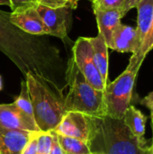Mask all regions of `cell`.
Returning a JSON list of instances; mask_svg holds the SVG:
<instances>
[{
  "label": "cell",
  "mask_w": 153,
  "mask_h": 154,
  "mask_svg": "<svg viewBox=\"0 0 153 154\" xmlns=\"http://www.w3.org/2000/svg\"><path fill=\"white\" fill-rule=\"evenodd\" d=\"M90 134L87 141L91 153L151 154L147 140L134 136L123 119L107 115L89 116Z\"/></svg>",
  "instance_id": "cell-1"
},
{
  "label": "cell",
  "mask_w": 153,
  "mask_h": 154,
  "mask_svg": "<svg viewBox=\"0 0 153 154\" xmlns=\"http://www.w3.org/2000/svg\"><path fill=\"white\" fill-rule=\"evenodd\" d=\"M25 82L37 126L42 132L53 131L66 113L64 98L51 88L42 76L37 73L27 71Z\"/></svg>",
  "instance_id": "cell-2"
},
{
  "label": "cell",
  "mask_w": 153,
  "mask_h": 154,
  "mask_svg": "<svg viewBox=\"0 0 153 154\" xmlns=\"http://www.w3.org/2000/svg\"><path fill=\"white\" fill-rule=\"evenodd\" d=\"M66 79L69 86V92L64 97L66 112H79L89 116L106 115L104 91L94 88L86 80L72 58L68 62Z\"/></svg>",
  "instance_id": "cell-3"
},
{
  "label": "cell",
  "mask_w": 153,
  "mask_h": 154,
  "mask_svg": "<svg viewBox=\"0 0 153 154\" xmlns=\"http://www.w3.org/2000/svg\"><path fill=\"white\" fill-rule=\"evenodd\" d=\"M137 72L126 69L113 82L107 83L104 91L106 113L107 116L123 119L131 105Z\"/></svg>",
  "instance_id": "cell-4"
},
{
  "label": "cell",
  "mask_w": 153,
  "mask_h": 154,
  "mask_svg": "<svg viewBox=\"0 0 153 154\" xmlns=\"http://www.w3.org/2000/svg\"><path fill=\"white\" fill-rule=\"evenodd\" d=\"M72 59L86 80L96 89L105 91L106 85L96 66L93 51L88 37H79L72 48Z\"/></svg>",
  "instance_id": "cell-5"
},
{
  "label": "cell",
  "mask_w": 153,
  "mask_h": 154,
  "mask_svg": "<svg viewBox=\"0 0 153 154\" xmlns=\"http://www.w3.org/2000/svg\"><path fill=\"white\" fill-rule=\"evenodd\" d=\"M47 30V35L64 40L68 37L72 23V8L68 6L50 8L41 5H35Z\"/></svg>",
  "instance_id": "cell-6"
},
{
  "label": "cell",
  "mask_w": 153,
  "mask_h": 154,
  "mask_svg": "<svg viewBox=\"0 0 153 154\" xmlns=\"http://www.w3.org/2000/svg\"><path fill=\"white\" fill-rule=\"evenodd\" d=\"M53 131L58 134L78 138L87 143L90 134L89 116L79 112L68 111Z\"/></svg>",
  "instance_id": "cell-7"
},
{
  "label": "cell",
  "mask_w": 153,
  "mask_h": 154,
  "mask_svg": "<svg viewBox=\"0 0 153 154\" xmlns=\"http://www.w3.org/2000/svg\"><path fill=\"white\" fill-rule=\"evenodd\" d=\"M0 126L13 130L40 132L34 118L21 110L14 103L0 105Z\"/></svg>",
  "instance_id": "cell-8"
},
{
  "label": "cell",
  "mask_w": 153,
  "mask_h": 154,
  "mask_svg": "<svg viewBox=\"0 0 153 154\" xmlns=\"http://www.w3.org/2000/svg\"><path fill=\"white\" fill-rule=\"evenodd\" d=\"M10 22L23 32L32 35H47L46 27L35 5L9 14Z\"/></svg>",
  "instance_id": "cell-9"
},
{
  "label": "cell",
  "mask_w": 153,
  "mask_h": 154,
  "mask_svg": "<svg viewBox=\"0 0 153 154\" xmlns=\"http://www.w3.org/2000/svg\"><path fill=\"white\" fill-rule=\"evenodd\" d=\"M34 133L0 126V154H21Z\"/></svg>",
  "instance_id": "cell-10"
},
{
  "label": "cell",
  "mask_w": 153,
  "mask_h": 154,
  "mask_svg": "<svg viewBox=\"0 0 153 154\" xmlns=\"http://www.w3.org/2000/svg\"><path fill=\"white\" fill-rule=\"evenodd\" d=\"M96 18L98 33L101 34L109 49L113 50V33L121 23L123 17L120 9L94 10Z\"/></svg>",
  "instance_id": "cell-11"
},
{
  "label": "cell",
  "mask_w": 153,
  "mask_h": 154,
  "mask_svg": "<svg viewBox=\"0 0 153 154\" xmlns=\"http://www.w3.org/2000/svg\"><path fill=\"white\" fill-rule=\"evenodd\" d=\"M113 50L118 52L137 53L140 43L136 28L121 23L113 33Z\"/></svg>",
  "instance_id": "cell-12"
},
{
  "label": "cell",
  "mask_w": 153,
  "mask_h": 154,
  "mask_svg": "<svg viewBox=\"0 0 153 154\" xmlns=\"http://www.w3.org/2000/svg\"><path fill=\"white\" fill-rule=\"evenodd\" d=\"M136 8L138 10L136 31L138 33V39L140 43V51L142 47L145 43L149 34L151 33L152 28L153 0H142L136 6Z\"/></svg>",
  "instance_id": "cell-13"
},
{
  "label": "cell",
  "mask_w": 153,
  "mask_h": 154,
  "mask_svg": "<svg viewBox=\"0 0 153 154\" xmlns=\"http://www.w3.org/2000/svg\"><path fill=\"white\" fill-rule=\"evenodd\" d=\"M96 66L106 86L108 83V47L101 34L90 38Z\"/></svg>",
  "instance_id": "cell-14"
},
{
  "label": "cell",
  "mask_w": 153,
  "mask_h": 154,
  "mask_svg": "<svg viewBox=\"0 0 153 154\" xmlns=\"http://www.w3.org/2000/svg\"><path fill=\"white\" fill-rule=\"evenodd\" d=\"M147 116H144L134 106L130 105L124 116V122L132 134L139 140L145 141V128L147 123Z\"/></svg>",
  "instance_id": "cell-15"
},
{
  "label": "cell",
  "mask_w": 153,
  "mask_h": 154,
  "mask_svg": "<svg viewBox=\"0 0 153 154\" xmlns=\"http://www.w3.org/2000/svg\"><path fill=\"white\" fill-rule=\"evenodd\" d=\"M57 138L65 154L91 153L87 143L83 140L73 138V137H69V136H64V135H60L58 134H57Z\"/></svg>",
  "instance_id": "cell-16"
},
{
  "label": "cell",
  "mask_w": 153,
  "mask_h": 154,
  "mask_svg": "<svg viewBox=\"0 0 153 154\" xmlns=\"http://www.w3.org/2000/svg\"><path fill=\"white\" fill-rule=\"evenodd\" d=\"M21 110H23L25 114L30 116L31 117H33V110H32V100L29 95V91L27 88V85L25 81H22L21 83V92L20 95L17 97L15 101L14 102Z\"/></svg>",
  "instance_id": "cell-17"
},
{
  "label": "cell",
  "mask_w": 153,
  "mask_h": 154,
  "mask_svg": "<svg viewBox=\"0 0 153 154\" xmlns=\"http://www.w3.org/2000/svg\"><path fill=\"white\" fill-rule=\"evenodd\" d=\"M52 144L51 131L42 132L37 134V152L38 154H49Z\"/></svg>",
  "instance_id": "cell-18"
},
{
  "label": "cell",
  "mask_w": 153,
  "mask_h": 154,
  "mask_svg": "<svg viewBox=\"0 0 153 154\" xmlns=\"http://www.w3.org/2000/svg\"><path fill=\"white\" fill-rule=\"evenodd\" d=\"M36 5H41L50 8H58L68 6L72 9H76L78 5L77 0H33Z\"/></svg>",
  "instance_id": "cell-19"
},
{
  "label": "cell",
  "mask_w": 153,
  "mask_h": 154,
  "mask_svg": "<svg viewBox=\"0 0 153 154\" xmlns=\"http://www.w3.org/2000/svg\"><path fill=\"white\" fill-rule=\"evenodd\" d=\"M124 0H93V10L120 9Z\"/></svg>",
  "instance_id": "cell-20"
},
{
  "label": "cell",
  "mask_w": 153,
  "mask_h": 154,
  "mask_svg": "<svg viewBox=\"0 0 153 154\" xmlns=\"http://www.w3.org/2000/svg\"><path fill=\"white\" fill-rule=\"evenodd\" d=\"M39 132H35L32 138L29 140L25 147L23 148L21 154H38L37 152V134Z\"/></svg>",
  "instance_id": "cell-21"
},
{
  "label": "cell",
  "mask_w": 153,
  "mask_h": 154,
  "mask_svg": "<svg viewBox=\"0 0 153 154\" xmlns=\"http://www.w3.org/2000/svg\"><path fill=\"white\" fill-rule=\"evenodd\" d=\"M32 5H36L33 0H10V8L12 12Z\"/></svg>",
  "instance_id": "cell-22"
},
{
  "label": "cell",
  "mask_w": 153,
  "mask_h": 154,
  "mask_svg": "<svg viewBox=\"0 0 153 154\" xmlns=\"http://www.w3.org/2000/svg\"><path fill=\"white\" fill-rule=\"evenodd\" d=\"M51 134H52V144H51L49 154H65L58 141L57 134L54 131H51Z\"/></svg>",
  "instance_id": "cell-23"
},
{
  "label": "cell",
  "mask_w": 153,
  "mask_h": 154,
  "mask_svg": "<svg viewBox=\"0 0 153 154\" xmlns=\"http://www.w3.org/2000/svg\"><path fill=\"white\" fill-rule=\"evenodd\" d=\"M142 0H124V4L122 5V7L120 8L121 14L123 15V17L133 8L136 7L138 5V4L141 2Z\"/></svg>",
  "instance_id": "cell-24"
},
{
  "label": "cell",
  "mask_w": 153,
  "mask_h": 154,
  "mask_svg": "<svg viewBox=\"0 0 153 154\" xmlns=\"http://www.w3.org/2000/svg\"><path fill=\"white\" fill-rule=\"evenodd\" d=\"M141 104L151 110V118L153 119V91L150 92L144 98L141 100Z\"/></svg>",
  "instance_id": "cell-25"
},
{
  "label": "cell",
  "mask_w": 153,
  "mask_h": 154,
  "mask_svg": "<svg viewBox=\"0 0 153 154\" xmlns=\"http://www.w3.org/2000/svg\"><path fill=\"white\" fill-rule=\"evenodd\" d=\"M0 5H8V6H10V0H0Z\"/></svg>",
  "instance_id": "cell-26"
},
{
  "label": "cell",
  "mask_w": 153,
  "mask_h": 154,
  "mask_svg": "<svg viewBox=\"0 0 153 154\" xmlns=\"http://www.w3.org/2000/svg\"><path fill=\"white\" fill-rule=\"evenodd\" d=\"M151 123H152V134H153V119L151 118ZM151 154H153V134H152V143L151 145Z\"/></svg>",
  "instance_id": "cell-27"
},
{
  "label": "cell",
  "mask_w": 153,
  "mask_h": 154,
  "mask_svg": "<svg viewBox=\"0 0 153 154\" xmlns=\"http://www.w3.org/2000/svg\"><path fill=\"white\" fill-rule=\"evenodd\" d=\"M3 88V83H2V78H1V76H0V90Z\"/></svg>",
  "instance_id": "cell-28"
},
{
  "label": "cell",
  "mask_w": 153,
  "mask_h": 154,
  "mask_svg": "<svg viewBox=\"0 0 153 154\" xmlns=\"http://www.w3.org/2000/svg\"><path fill=\"white\" fill-rule=\"evenodd\" d=\"M88 1H90V2H92V1H93V0H88Z\"/></svg>",
  "instance_id": "cell-29"
},
{
  "label": "cell",
  "mask_w": 153,
  "mask_h": 154,
  "mask_svg": "<svg viewBox=\"0 0 153 154\" xmlns=\"http://www.w3.org/2000/svg\"><path fill=\"white\" fill-rule=\"evenodd\" d=\"M90 154H99V153H90Z\"/></svg>",
  "instance_id": "cell-30"
},
{
  "label": "cell",
  "mask_w": 153,
  "mask_h": 154,
  "mask_svg": "<svg viewBox=\"0 0 153 154\" xmlns=\"http://www.w3.org/2000/svg\"><path fill=\"white\" fill-rule=\"evenodd\" d=\"M77 1H78V0H77Z\"/></svg>",
  "instance_id": "cell-31"
}]
</instances>
